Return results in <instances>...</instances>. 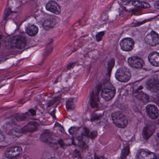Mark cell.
I'll return each mask as SVG.
<instances>
[{
	"label": "cell",
	"mask_w": 159,
	"mask_h": 159,
	"mask_svg": "<svg viewBox=\"0 0 159 159\" xmlns=\"http://www.w3.org/2000/svg\"><path fill=\"white\" fill-rule=\"evenodd\" d=\"M133 6L138 7H143V8H149L150 7V5L148 3L142 2L140 1H134L132 2Z\"/></svg>",
	"instance_id": "cell-18"
},
{
	"label": "cell",
	"mask_w": 159,
	"mask_h": 159,
	"mask_svg": "<svg viewBox=\"0 0 159 159\" xmlns=\"http://www.w3.org/2000/svg\"><path fill=\"white\" fill-rule=\"evenodd\" d=\"M146 111L149 117L152 119H157L158 117V109L156 106L149 105L146 107Z\"/></svg>",
	"instance_id": "cell-11"
},
{
	"label": "cell",
	"mask_w": 159,
	"mask_h": 159,
	"mask_svg": "<svg viewBox=\"0 0 159 159\" xmlns=\"http://www.w3.org/2000/svg\"><path fill=\"white\" fill-rule=\"evenodd\" d=\"M46 8L48 11L52 12L56 15L60 14L61 11L59 5L54 1H50L47 4Z\"/></svg>",
	"instance_id": "cell-10"
},
{
	"label": "cell",
	"mask_w": 159,
	"mask_h": 159,
	"mask_svg": "<svg viewBox=\"0 0 159 159\" xmlns=\"http://www.w3.org/2000/svg\"><path fill=\"white\" fill-rule=\"evenodd\" d=\"M156 127L153 125H148L144 128L143 130V135L144 139L147 140L150 138L155 132Z\"/></svg>",
	"instance_id": "cell-13"
},
{
	"label": "cell",
	"mask_w": 159,
	"mask_h": 159,
	"mask_svg": "<svg viewBox=\"0 0 159 159\" xmlns=\"http://www.w3.org/2000/svg\"><path fill=\"white\" fill-rule=\"evenodd\" d=\"M22 152V148L17 146L10 148L5 153V156L8 158H13L19 156Z\"/></svg>",
	"instance_id": "cell-8"
},
{
	"label": "cell",
	"mask_w": 159,
	"mask_h": 159,
	"mask_svg": "<svg viewBox=\"0 0 159 159\" xmlns=\"http://www.w3.org/2000/svg\"><path fill=\"white\" fill-rule=\"evenodd\" d=\"M30 113H31V114L32 115V116H34V115H35V113H36V112H35V110H34V109H30Z\"/></svg>",
	"instance_id": "cell-26"
},
{
	"label": "cell",
	"mask_w": 159,
	"mask_h": 159,
	"mask_svg": "<svg viewBox=\"0 0 159 159\" xmlns=\"http://www.w3.org/2000/svg\"><path fill=\"white\" fill-rule=\"evenodd\" d=\"M113 122L115 126L119 128H125L128 124V119L126 116L120 111L114 112L112 115Z\"/></svg>",
	"instance_id": "cell-1"
},
{
	"label": "cell",
	"mask_w": 159,
	"mask_h": 159,
	"mask_svg": "<svg viewBox=\"0 0 159 159\" xmlns=\"http://www.w3.org/2000/svg\"><path fill=\"white\" fill-rule=\"evenodd\" d=\"M78 130V128H76V127H72V128H71L69 130V132L72 135H73V134H76Z\"/></svg>",
	"instance_id": "cell-22"
},
{
	"label": "cell",
	"mask_w": 159,
	"mask_h": 159,
	"mask_svg": "<svg viewBox=\"0 0 159 159\" xmlns=\"http://www.w3.org/2000/svg\"><path fill=\"white\" fill-rule=\"evenodd\" d=\"M37 129V124L34 122H30L23 127L21 131L22 133H28L35 131Z\"/></svg>",
	"instance_id": "cell-14"
},
{
	"label": "cell",
	"mask_w": 159,
	"mask_h": 159,
	"mask_svg": "<svg viewBox=\"0 0 159 159\" xmlns=\"http://www.w3.org/2000/svg\"><path fill=\"white\" fill-rule=\"evenodd\" d=\"M26 33L29 36H35L38 32V29L35 25H29L26 28Z\"/></svg>",
	"instance_id": "cell-16"
},
{
	"label": "cell",
	"mask_w": 159,
	"mask_h": 159,
	"mask_svg": "<svg viewBox=\"0 0 159 159\" xmlns=\"http://www.w3.org/2000/svg\"><path fill=\"white\" fill-rule=\"evenodd\" d=\"M74 142L76 145L79 147H82L83 146H84V144H85L83 139L81 138H79V137L78 138H77L76 139H74Z\"/></svg>",
	"instance_id": "cell-21"
},
{
	"label": "cell",
	"mask_w": 159,
	"mask_h": 159,
	"mask_svg": "<svg viewBox=\"0 0 159 159\" xmlns=\"http://www.w3.org/2000/svg\"><path fill=\"white\" fill-rule=\"evenodd\" d=\"M49 159H57L56 158H55V157H52V158H50Z\"/></svg>",
	"instance_id": "cell-27"
},
{
	"label": "cell",
	"mask_w": 159,
	"mask_h": 159,
	"mask_svg": "<svg viewBox=\"0 0 159 159\" xmlns=\"http://www.w3.org/2000/svg\"><path fill=\"white\" fill-rule=\"evenodd\" d=\"M145 41L147 44L152 46L157 45L159 43L158 34L156 32H151L146 36Z\"/></svg>",
	"instance_id": "cell-4"
},
{
	"label": "cell",
	"mask_w": 159,
	"mask_h": 159,
	"mask_svg": "<svg viewBox=\"0 0 159 159\" xmlns=\"http://www.w3.org/2000/svg\"><path fill=\"white\" fill-rule=\"evenodd\" d=\"M149 62L153 66L159 67V53L157 52H153L150 53L148 56Z\"/></svg>",
	"instance_id": "cell-15"
},
{
	"label": "cell",
	"mask_w": 159,
	"mask_h": 159,
	"mask_svg": "<svg viewBox=\"0 0 159 159\" xmlns=\"http://www.w3.org/2000/svg\"><path fill=\"white\" fill-rule=\"evenodd\" d=\"M128 62L130 66L135 69H142L144 65L143 60L139 57H133L129 58L128 60Z\"/></svg>",
	"instance_id": "cell-6"
},
{
	"label": "cell",
	"mask_w": 159,
	"mask_h": 159,
	"mask_svg": "<svg viewBox=\"0 0 159 159\" xmlns=\"http://www.w3.org/2000/svg\"><path fill=\"white\" fill-rule=\"evenodd\" d=\"M155 154L147 149H140L137 154L138 159H154L155 158Z\"/></svg>",
	"instance_id": "cell-9"
},
{
	"label": "cell",
	"mask_w": 159,
	"mask_h": 159,
	"mask_svg": "<svg viewBox=\"0 0 159 159\" xmlns=\"http://www.w3.org/2000/svg\"><path fill=\"white\" fill-rule=\"evenodd\" d=\"M130 148L129 145L126 146L122 150L121 154V159H124L129 155V153Z\"/></svg>",
	"instance_id": "cell-20"
},
{
	"label": "cell",
	"mask_w": 159,
	"mask_h": 159,
	"mask_svg": "<svg viewBox=\"0 0 159 159\" xmlns=\"http://www.w3.org/2000/svg\"><path fill=\"white\" fill-rule=\"evenodd\" d=\"M11 44L17 49H22L26 47L27 41L25 37L21 36H16L11 40Z\"/></svg>",
	"instance_id": "cell-3"
},
{
	"label": "cell",
	"mask_w": 159,
	"mask_h": 159,
	"mask_svg": "<svg viewBox=\"0 0 159 159\" xmlns=\"http://www.w3.org/2000/svg\"><path fill=\"white\" fill-rule=\"evenodd\" d=\"M115 77L119 81L122 82H126L129 80L131 77L130 71L126 68H120L117 71L115 74Z\"/></svg>",
	"instance_id": "cell-2"
},
{
	"label": "cell",
	"mask_w": 159,
	"mask_h": 159,
	"mask_svg": "<svg viewBox=\"0 0 159 159\" xmlns=\"http://www.w3.org/2000/svg\"><path fill=\"white\" fill-rule=\"evenodd\" d=\"M154 6H155V8H157V9H159V1L158 0L155 2Z\"/></svg>",
	"instance_id": "cell-25"
},
{
	"label": "cell",
	"mask_w": 159,
	"mask_h": 159,
	"mask_svg": "<svg viewBox=\"0 0 159 159\" xmlns=\"http://www.w3.org/2000/svg\"><path fill=\"white\" fill-rule=\"evenodd\" d=\"M147 89L151 92L158 93L159 91V81L158 77H155L148 80L146 83Z\"/></svg>",
	"instance_id": "cell-7"
},
{
	"label": "cell",
	"mask_w": 159,
	"mask_h": 159,
	"mask_svg": "<svg viewBox=\"0 0 159 159\" xmlns=\"http://www.w3.org/2000/svg\"><path fill=\"white\" fill-rule=\"evenodd\" d=\"M115 94V91L113 89L105 88L103 89L102 91V97L105 101H109L112 100Z\"/></svg>",
	"instance_id": "cell-12"
},
{
	"label": "cell",
	"mask_w": 159,
	"mask_h": 159,
	"mask_svg": "<svg viewBox=\"0 0 159 159\" xmlns=\"http://www.w3.org/2000/svg\"><path fill=\"white\" fill-rule=\"evenodd\" d=\"M1 42H0V48H1Z\"/></svg>",
	"instance_id": "cell-28"
},
{
	"label": "cell",
	"mask_w": 159,
	"mask_h": 159,
	"mask_svg": "<svg viewBox=\"0 0 159 159\" xmlns=\"http://www.w3.org/2000/svg\"><path fill=\"white\" fill-rule=\"evenodd\" d=\"M16 119L19 121H22L26 119V116L24 115H18L16 116Z\"/></svg>",
	"instance_id": "cell-23"
},
{
	"label": "cell",
	"mask_w": 159,
	"mask_h": 159,
	"mask_svg": "<svg viewBox=\"0 0 159 159\" xmlns=\"http://www.w3.org/2000/svg\"><path fill=\"white\" fill-rule=\"evenodd\" d=\"M136 97L137 99L143 102H146L148 100V96L143 93H139L136 94Z\"/></svg>",
	"instance_id": "cell-19"
},
{
	"label": "cell",
	"mask_w": 159,
	"mask_h": 159,
	"mask_svg": "<svg viewBox=\"0 0 159 159\" xmlns=\"http://www.w3.org/2000/svg\"><path fill=\"white\" fill-rule=\"evenodd\" d=\"M56 25V21L53 19H48L45 20L43 23V27L46 30L53 29Z\"/></svg>",
	"instance_id": "cell-17"
},
{
	"label": "cell",
	"mask_w": 159,
	"mask_h": 159,
	"mask_svg": "<svg viewBox=\"0 0 159 159\" xmlns=\"http://www.w3.org/2000/svg\"><path fill=\"white\" fill-rule=\"evenodd\" d=\"M104 32H102L98 34L97 35H96V38H97V40L98 41H100L102 39L103 36H104Z\"/></svg>",
	"instance_id": "cell-24"
},
{
	"label": "cell",
	"mask_w": 159,
	"mask_h": 159,
	"mask_svg": "<svg viewBox=\"0 0 159 159\" xmlns=\"http://www.w3.org/2000/svg\"><path fill=\"white\" fill-rule=\"evenodd\" d=\"M120 47L125 51H131L134 46V42L130 38H125L122 39L120 43Z\"/></svg>",
	"instance_id": "cell-5"
}]
</instances>
